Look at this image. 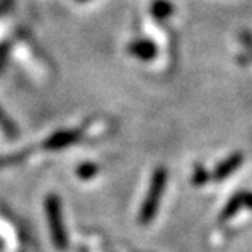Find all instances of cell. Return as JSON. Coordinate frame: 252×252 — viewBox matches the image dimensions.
I'll return each instance as SVG.
<instances>
[{"mask_svg":"<svg viewBox=\"0 0 252 252\" xmlns=\"http://www.w3.org/2000/svg\"><path fill=\"white\" fill-rule=\"evenodd\" d=\"M81 140V131L78 129H63L55 134H52L44 143L43 148L47 151H60L67 146L75 145L76 141Z\"/></svg>","mask_w":252,"mask_h":252,"instance_id":"3957f363","label":"cell"},{"mask_svg":"<svg viewBox=\"0 0 252 252\" xmlns=\"http://www.w3.org/2000/svg\"><path fill=\"white\" fill-rule=\"evenodd\" d=\"M0 129L3 131L5 135H8L9 138H15L19 131H17V126L15 123L8 117V114L0 108Z\"/></svg>","mask_w":252,"mask_h":252,"instance_id":"ba28073f","label":"cell"},{"mask_svg":"<svg viewBox=\"0 0 252 252\" xmlns=\"http://www.w3.org/2000/svg\"><path fill=\"white\" fill-rule=\"evenodd\" d=\"M78 2H85V0H78Z\"/></svg>","mask_w":252,"mask_h":252,"instance_id":"7c38bea8","label":"cell"},{"mask_svg":"<svg viewBox=\"0 0 252 252\" xmlns=\"http://www.w3.org/2000/svg\"><path fill=\"white\" fill-rule=\"evenodd\" d=\"M245 193H246V191H242V193L236 194V196H234L232 199L225 205L223 211L220 213V218H219L220 222H225V220L231 219L234 214H237V213H239V210H240L242 207H245Z\"/></svg>","mask_w":252,"mask_h":252,"instance_id":"8992f818","label":"cell"},{"mask_svg":"<svg viewBox=\"0 0 252 252\" xmlns=\"http://www.w3.org/2000/svg\"><path fill=\"white\" fill-rule=\"evenodd\" d=\"M46 214H47V220H49V228L50 234L55 246L61 251L67 248V237H65V231L63 225V213H61V202L60 197L55 194L47 196L46 199Z\"/></svg>","mask_w":252,"mask_h":252,"instance_id":"7a4b0ae2","label":"cell"},{"mask_svg":"<svg viewBox=\"0 0 252 252\" xmlns=\"http://www.w3.org/2000/svg\"><path fill=\"white\" fill-rule=\"evenodd\" d=\"M166 183H167V172L163 167H158L151 179V186H149V191L146 194L145 204H143L141 210H140V218L138 222L141 225H148L158 211L159 202H161V196L164 193L166 189Z\"/></svg>","mask_w":252,"mask_h":252,"instance_id":"6da1fadb","label":"cell"},{"mask_svg":"<svg viewBox=\"0 0 252 252\" xmlns=\"http://www.w3.org/2000/svg\"><path fill=\"white\" fill-rule=\"evenodd\" d=\"M97 170H99V167L96 164H93V163H85L81 167H78L76 173H78V176L81 179H90V178L96 176Z\"/></svg>","mask_w":252,"mask_h":252,"instance_id":"30bf717a","label":"cell"},{"mask_svg":"<svg viewBox=\"0 0 252 252\" xmlns=\"http://www.w3.org/2000/svg\"><path fill=\"white\" fill-rule=\"evenodd\" d=\"M151 12H152V15L155 17V19L164 20L173 12V6L169 2H166V0H157V2L151 8Z\"/></svg>","mask_w":252,"mask_h":252,"instance_id":"52a82bcc","label":"cell"},{"mask_svg":"<svg viewBox=\"0 0 252 252\" xmlns=\"http://www.w3.org/2000/svg\"><path fill=\"white\" fill-rule=\"evenodd\" d=\"M208 179V175L207 172L201 167V166H196L194 167V176H193V183L196 186H199V184H204L205 181Z\"/></svg>","mask_w":252,"mask_h":252,"instance_id":"8fae6325","label":"cell"},{"mask_svg":"<svg viewBox=\"0 0 252 252\" xmlns=\"http://www.w3.org/2000/svg\"><path fill=\"white\" fill-rule=\"evenodd\" d=\"M128 53L141 61H151L157 55V47L149 40H135L128 44Z\"/></svg>","mask_w":252,"mask_h":252,"instance_id":"277c9868","label":"cell"},{"mask_svg":"<svg viewBox=\"0 0 252 252\" xmlns=\"http://www.w3.org/2000/svg\"><path fill=\"white\" fill-rule=\"evenodd\" d=\"M242 163H243V154H240V152L232 154L229 158H226L218 166V169L214 170L211 178L214 179V181H222V179L229 176L234 170H237L242 166Z\"/></svg>","mask_w":252,"mask_h":252,"instance_id":"5b68a950","label":"cell"},{"mask_svg":"<svg viewBox=\"0 0 252 252\" xmlns=\"http://www.w3.org/2000/svg\"><path fill=\"white\" fill-rule=\"evenodd\" d=\"M28 151L25 152H19V154H12V155H3L0 157V169L6 167V166H12V164H19L20 161H23L28 157Z\"/></svg>","mask_w":252,"mask_h":252,"instance_id":"9c48e42d","label":"cell"}]
</instances>
